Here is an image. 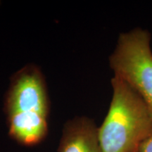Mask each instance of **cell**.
<instances>
[{"label": "cell", "mask_w": 152, "mask_h": 152, "mask_svg": "<svg viewBox=\"0 0 152 152\" xmlns=\"http://www.w3.org/2000/svg\"><path fill=\"white\" fill-rule=\"evenodd\" d=\"M98 128L87 117L68 121L63 130L58 152H102Z\"/></svg>", "instance_id": "cell-4"}, {"label": "cell", "mask_w": 152, "mask_h": 152, "mask_svg": "<svg viewBox=\"0 0 152 152\" xmlns=\"http://www.w3.org/2000/svg\"><path fill=\"white\" fill-rule=\"evenodd\" d=\"M137 152H152V134L140 144Z\"/></svg>", "instance_id": "cell-5"}, {"label": "cell", "mask_w": 152, "mask_h": 152, "mask_svg": "<svg viewBox=\"0 0 152 152\" xmlns=\"http://www.w3.org/2000/svg\"><path fill=\"white\" fill-rule=\"evenodd\" d=\"M9 135L26 147L37 145L48 133L49 102L45 78L34 65L11 77L4 100Z\"/></svg>", "instance_id": "cell-1"}, {"label": "cell", "mask_w": 152, "mask_h": 152, "mask_svg": "<svg viewBox=\"0 0 152 152\" xmlns=\"http://www.w3.org/2000/svg\"><path fill=\"white\" fill-rule=\"evenodd\" d=\"M136 152H137V151H136Z\"/></svg>", "instance_id": "cell-6"}, {"label": "cell", "mask_w": 152, "mask_h": 152, "mask_svg": "<svg viewBox=\"0 0 152 152\" xmlns=\"http://www.w3.org/2000/svg\"><path fill=\"white\" fill-rule=\"evenodd\" d=\"M113 96L98 128L102 152H136L152 134V112L141 96L120 77L111 80Z\"/></svg>", "instance_id": "cell-2"}, {"label": "cell", "mask_w": 152, "mask_h": 152, "mask_svg": "<svg viewBox=\"0 0 152 152\" xmlns=\"http://www.w3.org/2000/svg\"><path fill=\"white\" fill-rule=\"evenodd\" d=\"M151 35L135 28L121 34L110 56V66L117 76L142 98L152 112V51Z\"/></svg>", "instance_id": "cell-3"}]
</instances>
